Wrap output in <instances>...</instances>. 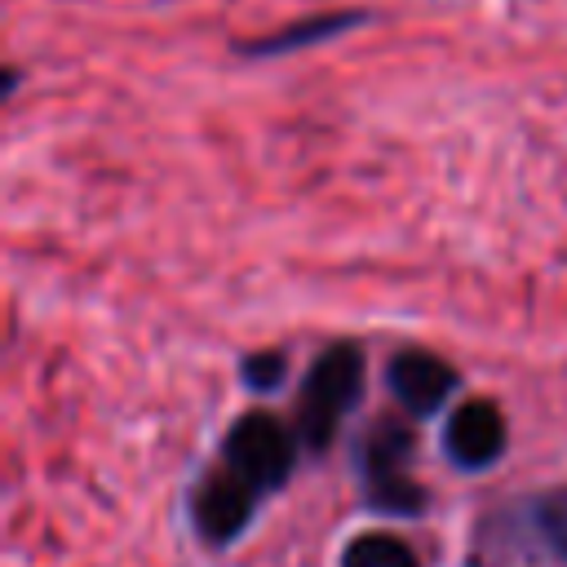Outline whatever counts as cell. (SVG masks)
Instances as JSON below:
<instances>
[{"label": "cell", "mask_w": 567, "mask_h": 567, "mask_svg": "<svg viewBox=\"0 0 567 567\" xmlns=\"http://www.w3.org/2000/svg\"><path fill=\"white\" fill-rule=\"evenodd\" d=\"M363 346L359 341H332L315 354L306 368L301 394H297V434L306 447L323 452L341 425V416L363 394Z\"/></svg>", "instance_id": "obj_1"}, {"label": "cell", "mask_w": 567, "mask_h": 567, "mask_svg": "<svg viewBox=\"0 0 567 567\" xmlns=\"http://www.w3.org/2000/svg\"><path fill=\"white\" fill-rule=\"evenodd\" d=\"M221 456H226V470L235 478H244L252 492H270L288 478L297 443H292V430L279 425L270 412H244L226 430Z\"/></svg>", "instance_id": "obj_2"}, {"label": "cell", "mask_w": 567, "mask_h": 567, "mask_svg": "<svg viewBox=\"0 0 567 567\" xmlns=\"http://www.w3.org/2000/svg\"><path fill=\"white\" fill-rule=\"evenodd\" d=\"M385 381H390V394L412 416H430V412H439L452 399V390H456L461 377H456L452 363H443L430 350H399L390 359V368H385Z\"/></svg>", "instance_id": "obj_3"}, {"label": "cell", "mask_w": 567, "mask_h": 567, "mask_svg": "<svg viewBox=\"0 0 567 567\" xmlns=\"http://www.w3.org/2000/svg\"><path fill=\"white\" fill-rule=\"evenodd\" d=\"M252 487L244 478H235L230 470H213L199 478L195 496H190V514H195V527L204 540L213 545H226L235 540L244 527H248V514H252Z\"/></svg>", "instance_id": "obj_4"}, {"label": "cell", "mask_w": 567, "mask_h": 567, "mask_svg": "<svg viewBox=\"0 0 567 567\" xmlns=\"http://www.w3.org/2000/svg\"><path fill=\"white\" fill-rule=\"evenodd\" d=\"M443 447L456 465L483 470L505 452V416L492 399H465L447 425H443Z\"/></svg>", "instance_id": "obj_5"}, {"label": "cell", "mask_w": 567, "mask_h": 567, "mask_svg": "<svg viewBox=\"0 0 567 567\" xmlns=\"http://www.w3.org/2000/svg\"><path fill=\"white\" fill-rule=\"evenodd\" d=\"M368 13L359 9H332V13H310V18H297L270 35H257V40H239L235 53L239 58H284V53H297V49H310V44H323V40H337L354 27H363Z\"/></svg>", "instance_id": "obj_6"}, {"label": "cell", "mask_w": 567, "mask_h": 567, "mask_svg": "<svg viewBox=\"0 0 567 567\" xmlns=\"http://www.w3.org/2000/svg\"><path fill=\"white\" fill-rule=\"evenodd\" d=\"M412 430L394 416H381L368 425L363 443H359V465H363V483H390V478H408V461H412Z\"/></svg>", "instance_id": "obj_7"}, {"label": "cell", "mask_w": 567, "mask_h": 567, "mask_svg": "<svg viewBox=\"0 0 567 567\" xmlns=\"http://www.w3.org/2000/svg\"><path fill=\"white\" fill-rule=\"evenodd\" d=\"M341 567H416V558H412V549L399 536L368 532V536H354L346 545Z\"/></svg>", "instance_id": "obj_8"}, {"label": "cell", "mask_w": 567, "mask_h": 567, "mask_svg": "<svg viewBox=\"0 0 567 567\" xmlns=\"http://www.w3.org/2000/svg\"><path fill=\"white\" fill-rule=\"evenodd\" d=\"M284 372H288V354L284 350H257V354H244V363H239L244 385L257 390V394L279 390L284 385Z\"/></svg>", "instance_id": "obj_9"}, {"label": "cell", "mask_w": 567, "mask_h": 567, "mask_svg": "<svg viewBox=\"0 0 567 567\" xmlns=\"http://www.w3.org/2000/svg\"><path fill=\"white\" fill-rule=\"evenodd\" d=\"M536 523H540V532L549 536V545H554L558 554H567V487H554V492L540 496Z\"/></svg>", "instance_id": "obj_10"}]
</instances>
